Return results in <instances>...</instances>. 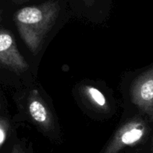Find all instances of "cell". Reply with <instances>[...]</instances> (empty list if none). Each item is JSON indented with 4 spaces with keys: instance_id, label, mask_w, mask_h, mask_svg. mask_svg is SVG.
Segmentation results:
<instances>
[{
    "instance_id": "obj_5",
    "label": "cell",
    "mask_w": 153,
    "mask_h": 153,
    "mask_svg": "<svg viewBox=\"0 0 153 153\" xmlns=\"http://www.w3.org/2000/svg\"><path fill=\"white\" fill-rule=\"evenodd\" d=\"M28 110L33 121L42 129L44 131L52 129L53 127L52 115L37 90L34 89L30 94Z\"/></svg>"
},
{
    "instance_id": "obj_3",
    "label": "cell",
    "mask_w": 153,
    "mask_h": 153,
    "mask_svg": "<svg viewBox=\"0 0 153 153\" xmlns=\"http://www.w3.org/2000/svg\"><path fill=\"white\" fill-rule=\"evenodd\" d=\"M130 97L131 102L153 121V67L133 81Z\"/></svg>"
},
{
    "instance_id": "obj_10",
    "label": "cell",
    "mask_w": 153,
    "mask_h": 153,
    "mask_svg": "<svg viewBox=\"0 0 153 153\" xmlns=\"http://www.w3.org/2000/svg\"><path fill=\"white\" fill-rule=\"evenodd\" d=\"M151 151L153 153V136H152V143H151Z\"/></svg>"
},
{
    "instance_id": "obj_6",
    "label": "cell",
    "mask_w": 153,
    "mask_h": 153,
    "mask_svg": "<svg viewBox=\"0 0 153 153\" xmlns=\"http://www.w3.org/2000/svg\"><path fill=\"white\" fill-rule=\"evenodd\" d=\"M83 94L88 102L99 110L107 111L109 109L108 100L104 94L95 87L85 85L82 88Z\"/></svg>"
},
{
    "instance_id": "obj_2",
    "label": "cell",
    "mask_w": 153,
    "mask_h": 153,
    "mask_svg": "<svg viewBox=\"0 0 153 153\" xmlns=\"http://www.w3.org/2000/svg\"><path fill=\"white\" fill-rule=\"evenodd\" d=\"M147 134L146 123L139 117H134L123 124L102 153H119L127 146L140 143Z\"/></svg>"
},
{
    "instance_id": "obj_11",
    "label": "cell",
    "mask_w": 153,
    "mask_h": 153,
    "mask_svg": "<svg viewBox=\"0 0 153 153\" xmlns=\"http://www.w3.org/2000/svg\"><path fill=\"white\" fill-rule=\"evenodd\" d=\"M15 1H26V0H13Z\"/></svg>"
},
{
    "instance_id": "obj_7",
    "label": "cell",
    "mask_w": 153,
    "mask_h": 153,
    "mask_svg": "<svg viewBox=\"0 0 153 153\" xmlns=\"http://www.w3.org/2000/svg\"><path fill=\"white\" fill-rule=\"evenodd\" d=\"M10 153H25V152H24L23 149H22V148L21 147L20 145L15 144L13 145Z\"/></svg>"
},
{
    "instance_id": "obj_8",
    "label": "cell",
    "mask_w": 153,
    "mask_h": 153,
    "mask_svg": "<svg viewBox=\"0 0 153 153\" xmlns=\"http://www.w3.org/2000/svg\"><path fill=\"white\" fill-rule=\"evenodd\" d=\"M95 1L96 0H85V2L88 6H91L95 2Z\"/></svg>"
},
{
    "instance_id": "obj_4",
    "label": "cell",
    "mask_w": 153,
    "mask_h": 153,
    "mask_svg": "<svg viewBox=\"0 0 153 153\" xmlns=\"http://www.w3.org/2000/svg\"><path fill=\"white\" fill-rule=\"evenodd\" d=\"M0 64L20 73L28 68L25 58L18 49L11 33L6 29H0Z\"/></svg>"
},
{
    "instance_id": "obj_9",
    "label": "cell",
    "mask_w": 153,
    "mask_h": 153,
    "mask_svg": "<svg viewBox=\"0 0 153 153\" xmlns=\"http://www.w3.org/2000/svg\"><path fill=\"white\" fill-rule=\"evenodd\" d=\"M2 13H3V10L0 9V21L1 20V18H2Z\"/></svg>"
},
{
    "instance_id": "obj_1",
    "label": "cell",
    "mask_w": 153,
    "mask_h": 153,
    "mask_svg": "<svg viewBox=\"0 0 153 153\" xmlns=\"http://www.w3.org/2000/svg\"><path fill=\"white\" fill-rule=\"evenodd\" d=\"M60 10L58 1L49 0L37 5L22 7L13 15L20 37L34 55L42 48L46 35L56 22Z\"/></svg>"
},
{
    "instance_id": "obj_12",
    "label": "cell",
    "mask_w": 153,
    "mask_h": 153,
    "mask_svg": "<svg viewBox=\"0 0 153 153\" xmlns=\"http://www.w3.org/2000/svg\"><path fill=\"white\" fill-rule=\"evenodd\" d=\"M0 109H1V100H0Z\"/></svg>"
}]
</instances>
